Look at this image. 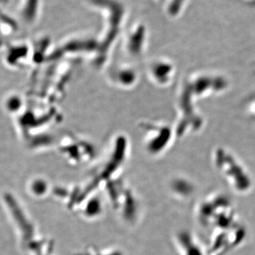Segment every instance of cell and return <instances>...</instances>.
<instances>
[{
    "label": "cell",
    "instance_id": "6da1fadb",
    "mask_svg": "<svg viewBox=\"0 0 255 255\" xmlns=\"http://www.w3.org/2000/svg\"><path fill=\"white\" fill-rule=\"evenodd\" d=\"M23 107V100L19 96L11 95L6 99L5 107L10 113H16Z\"/></svg>",
    "mask_w": 255,
    "mask_h": 255
}]
</instances>
